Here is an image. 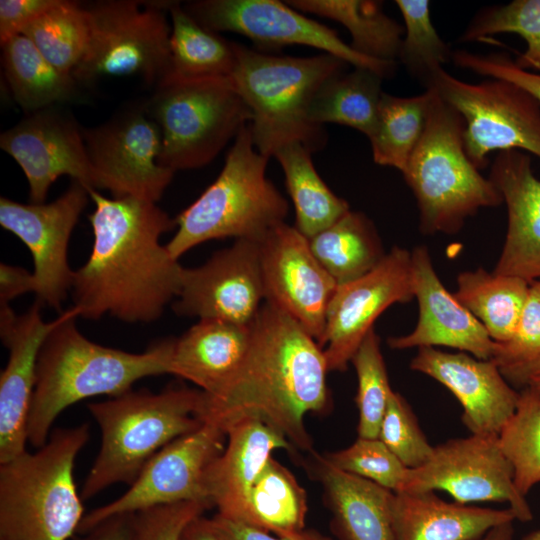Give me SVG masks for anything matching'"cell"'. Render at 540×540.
I'll use <instances>...</instances> for the list:
<instances>
[{
  "label": "cell",
  "instance_id": "42",
  "mask_svg": "<svg viewBox=\"0 0 540 540\" xmlns=\"http://www.w3.org/2000/svg\"><path fill=\"white\" fill-rule=\"evenodd\" d=\"M351 363L358 382L355 397L359 413L358 437L378 438L380 424L393 390L380 349V339L374 328L357 348Z\"/></svg>",
  "mask_w": 540,
  "mask_h": 540
},
{
  "label": "cell",
  "instance_id": "52",
  "mask_svg": "<svg viewBox=\"0 0 540 540\" xmlns=\"http://www.w3.org/2000/svg\"><path fill=\"white\" fill-rule=\"evenodd\" d=\"M179 540H224L215 529L211 518L198 516L182 530Z\"/></svg>",
  "mask_w": 540,
  "mask_h": 540
},
{
  "label": "cell",
  "instance_id": "47",
  "mask_svg": "<svg viewBox=\"0 0 540 540\" xmlns=\"http://www.w3.org/2000/svg\"><path fill=\"white\" fill-rule=\"evenodd\" d=\"M454 63L479 75L512 82L531 93L540 102V73L518 67L504 53L475 54L466 50L452 53Z\"/></svg>",
  "mask_w": 540,
  "mask_h": 540
},
{
  "label": "cell",
  "instance_id": "36",
  "mask_svg": "<svg viewBox=\"0 0 540 540\" xmlns=\"http://www.w3.org/2000/svg\"><path fill=\"white\" fill-rule=\"evenodd\" d=\"M307 511L304 488L287 467L270 457L252 486L241 524L284 536L305 529Z\"/></svg>",
  "mask_w": 540,
  "mask_h": 540
},
{
  "label": "cell",
  "instance_id": "15",
  "mask_svg": "<svg viewBox=\"0 0 540 540\" xmlns=\"http://www.w3.org/2000/svg\"><path fill=\"white\" fill-rule=\"evenodd\" d=\"M83 136L96 189L108 190L114 198L135 197L155 203L162 197L175 172L158 163L160 130L144 105L83 129Z\"/></svg>",
  "mask_w": 540,
  "mask_h": 540
},
{
  "label": "cell",
  "instance_id": "18",
  "mask_svg": "<svg viewBox=\"0 0 540 540\" xmlns=\"http://www.w3.org/2000/svg\"><path fill=\"white\" fill-rule=\"evenodd\" d=\"M265 302L294 319L320 345L337 283L312 253L308 239L286 222L260 242Z\"/></svg>",
  "mask_w": 540,
  "mask_h": 540
},
{
  "label": "cell",
  "instance_id": "23",
  "mask_svg": "<svg viewBox=\"0 0 540 540\" xmlns=\"http://www.w3.org/2000/svg\"><path fill=\"white\" fill-rule=\"evenodd\" d=\"M489 179L500 192L508 216L505 241L493 272L531 284L540 279V179L533 173L530 154L498 152Z\"/></svg>",
  "mask_w": 540,
  "mask_h": 540
},
{
  "label": "cell",
  "instance_id": "33",
  "mask_svg": "<svg viewBox=\"0 0 540 540\" xmlns=\"http://www.w3.org/2000/svg\"><path fill=\"white\" fill-rule=\"evenodd\" d=\"M311 153L301 143L279 148L273 155L280 163L287 192L294 205L297 230L307 239L325 230L350 211L316 171Z\"/></svg>",
  "mask_w": 540,
  "mask_h": 540
},
{
  "label": "cell",
  "instance_id": "11",
  "mask_svg": "<svg viewBox=\"0 0 540 540\" xmlns=\"http://www.w3.org/2000/svg\"><path fill=\"white\" fill-rule=\"evenodd\" d=\"M464 119V147L479 169L492 151L520 150L540 159V102L527 90L503 79L461 81L439 70L426 89Z\"/></svg>",
  "mask_w": 540,
  "mask_h": 540
},
{
  "label": "cell",
  "instance_id": "17",
  "mask_svg": "<svg viewBox=\"0 0 540 540\" xmlns=\"http://www.w3.org/2000/svg\"><path fill=\"white\" fill-rule=\"evenodd\" d=\"M414 298L411 251L394 246L370 272L338 285L327 308L320 346L328 370L343 372L357 348L391 305Z\"/></svg>",
  "mask_w": 540,
  "mask_h": 540
},
{
  "label": "cell",
  "instance_id": "4",
  "mask_svg": "<svg viewBox=\"0 0 540 540\" xmlns=\"http://www.w3.org/2000/svg\"><path fill=\"white\" fill-rule=\"evenodd\" d=\"M234 48L230 78L249 108L248 127L256 149L268 158L293 142L310 152L323 149L326 131L310 121L309 108L322 84L348 64L327 53L278 56L235 42Z\"/></svg>",
  "mask_w": 540,
  "mask_h": 540
},
{
  "label": "cell",
  "instance_id": "39",
  "mask_svg": "<svg viewBox=\"0 0 540 540\" xmlns=\"http://www.w3.org/2000/svg\"><path fill=\"white\" fill-rule=\"evenodd\" d=\"M498 441L512 466L517 490L526 496L540 482V397L530 387L519 392L516 410Z\"/></svg>",
  "mask_w": 540,
  "mask_h": 540
},
{
  "label": "cell",
  "instance_id": "55",
  "mask_svg": "<svg viewBox=\"0 0 540 540\" xmlns=\"http://www.w3.org/2000/svg\"><path fill=\"white\" fill-rule=\"evenodd\" d=\"M540 397V374L529 379L527 385Z\"/></svg>",
  "mask_w": 540,
  "mask_h": 540
},
{
  "label": "cell",
  "instance_id": "3",
  "mask_svg": "<svg viewBox=\"0 0 540 540\" xmlns=\"http://www.w3.org/2000/svg\"><path fill=\"white\" fill-rule=\"evenodd\" d=\"M78 311L61 312L43 342L27 420V440L37 449L48 440L58 415L72 404L98 395L119 396L145 377L169 373L174 339L131 353L92 342L77 328Z\"/></svg>",
  "mask_w": 540,
  "mask_h": 540
},
{
  "label": "cell",
  "instance_id": "40",
  "mask_svg": "<svg viewBox=\"0 0 540 540\" xmlns=\"http://www.w3.org/2000/svg\"><path fill=\"white\" fill-rule=\"evenodd\" d=\"M395 3L404 21L398 59L426 89L434 75L452 59L453 52L433 26L429 1L396 0Z\"/></svg>",
  "mask_w": 540,
  "mask_h": 540
},
{
  "label": "cell",
  "instance_id": "2",
  "mask_svg": "<svg viewBox=\"0 0 540 540\" xmlns=\"http://www.w3.org/2000/svg\"><path fill=\"white\" fill-rule=\"evenodd\" d=\"M328 372L319 343L289 315L264 302L251 323L242 365L217 395L203 392L200 418L225 430L240 419L257 418L293 448L311 451L304 418L330 407Z\"/></svg>",
  "mask_w": 540,
  "mask_h": 540
},
{
  "label": "cell",
  "instance_id": "27",
  "mask_svg": "<svg viewBox=\"0 0 540 540\" xmlns=\"http://www.w3.org/2000/svg\"><path fill=\"white\" fill-rule=\"evenodd\" d=\"M251 340V324L199 319L174 339L169 373L217 395L242 365Z\"/></svg>",
  "mask_w": 540,
  "mask_h": 540
},
{
  "label": "cell",
  "instance_id": "49",
  "mask_svg": "<svg viewBox=\"0 0 540 540\" xmlns=\"http://www.w3.org/2000/svg\"><path fill=\"white\" fill-rule=\"evenodd\" d=\"M211 521L224 540H333L331 537L315 529L305 528L296 533L277 536L254 527L227 520L218 514L214 515Z\"/></svg>",
  "mask_w": 540,
  "mask_h": 540
},
{
  "label": "cell",
  "instance_id": "51",
  "mask_svg": "<svg viewBox=\"0 0 540 540\" xmlns=\"http://www.w3.org/2000/svg\"><path fill=\"white\" fill-rule=\"evenodd\" d=\"M77 540H134V513L107 518Z\"/></svg>",
  "mask_w": 540,
  "mask_h": 540
},
{
  "label": "cell",
  "instance_id": "38",
  "mask_svg": "<svg viewBox=\"0 0 540 540\" xmlns=\"http://www.w3.org/2000/svg\"><path fill=\"white\" fill-rule=\"evenodd\" d=\"M22 34L54 67L72 76L89 42L90 23L85 4L59 0Z\"/></svg>",
  "mask_w": 540,
  "mask_h": 540
},
{
  "label": "cell",
  "instance_id": "50",
  "mask_svg": "<svg viewBox=\"0 0 540 540\" xmlns=\"http://www.w3.org/2000/svg\"><path fill=\"white\" fill-rule=\"evenodd\" d=\"M33 273L23 267L0 264V311L10 310V302L27 292H34Z\"/></svg>",
  "mask_w": 540,
  "mask_h": 540
},
{
  "label": "cell",
  "instance_id": "8",
  "mask_svg": "<svg viewBox=\"0 0 540 540\" xmlns=\"http://www.w3.org/2000/svg\"><path fill=\"white\" fill-rule=\"evenodd\" d=\"M432 90L424 134L402 174L417 202L420 231L454 234L468 217L503 199L466 154L464 119Z\"/></svg>",
  "mask_w": 540,
  "mask_h": 540
},
{
  "label": "cell",
  "instance_id": "21",
  "mask_svg": "<svg viewBox=\"0 0 540 540\" xmlns=\"http://www.w3.org/2000/svg\"><path fill=\"white\" fill-rule=\"evenodd\" d=\"M410 368L435 379L458 399L461 420L471 434L498 435L516 410L519 392L492 360L421 347Z\"/></svg>",
  "mask_w": 540,
  "mask_h": 540
},
{
  "label": "cell",
  "instance_id": "28",
  "mask_svg": "<svg viewBox=\"0 0 540 540\" xmlns=\"http://www.w3.org/2000/svg\"><path fill=\"white\" fill-rule=\"evenodd\" d=\"M391 512L396 540H477L516 520L510 508L447 502L434 491L394 493Z\"/></svg>",
  "mask_w": 540,
  "mask_h": 540
},
{
  "label": "cell",
  "instance_id": "41",
  "mask_svg": "<svg viewBox=\"0 0 540 540\" xmlns=\"http://www.w3.org/2000/svg\"><path fill=\"white\" fill-rule=\"evenodd\" d=\"M498 33H515L522 37L526 49L514 60L515 64L524 70L540 72V0H514L483 9L460 40L483 41Z\"/></svg>",
  "mask_w": 540,
  "mask_h": 540
},
{
  "label": "cell",
  "instance_id": "48",
  "mask_svg": "<svg viewBox=\"0 0 540 540\" xmlns=\"http://www.w3.org/2000/svg\"><path fill=\"white\" fill-rule=\"evenodd\" d=\"M59 0H1L0 42L20 35L37 18L51 9Z\"/></svg>",
  "mask_w": 540,
  "mask_h": 540
},
{
  "label": "cell",
  "instance_id": "53",
  "mask_svg": "<svg viewBox=\"0 0 540 540\" xmlns=\"http://www.w3.org/2000/svg\"><path fill=\"white\" fill-rule=\"evenodd\" d=\"M537 281L540 284V281ZM538 374H540V359L519 371L509 380V383L512 386L524 388L526 387L529 379Z\"/></svg>",
  "mask_w": 540,
  "mask_h": 540
},
{
  "label": "cell",
  "instance_id": "7",
  "mask_svg": "<svg viewBox=\"0 0 540 540\" xmlns=\"http://www.w3.org/2000/svg\"><path fill=\"white\" fill-rule=\"evenodd\" d=\"M268 160L244 126L218 177L175 218L177 230L166 244L169 253L179 260L203 242L230 237L260 242L284 223L289 205L266 176Z\"/></svg>",
  "mask_w": 540,
  "mask_h": 540
},
{
  "label": "cell",
  "instance_id": "34",
  "mask_svg": "<svg viewBox=\"0 0 540 540\" xmlns=\"http://www.w3.org/2000/svg\"><path fill=\"white\" fill-rule=\"evenodd\" d=\"M382 79L376 72L361 67L329 78L311 102L310 121L321 127L326 123L348 126L369 138L377 121Z\"/></svg>",
  "mask_w": 540,
  "mask_h": 540
},
{
  "label": "cell",
  "instance_id": "24",
  "mask_svg": "<svg viewBox=\"0 0 540 540\" xmlns=\"http://www.w3.org/2000/svg\"><path fill=\"white\" fill-rule=\"evenodd\" d=\"M226 433L224 451L206 471V493L219 516L243 523L252 486L272 453L294 448L282 434L257 418L240 419L229 425Z\"/></svg>",
  "mask_w": 540,
  "mask_h": 540
},
{
  "label": "cell",
  "instance_id": "45",
  "mask_svg": "<svg viewBox=\"0 0 540 540\" xmlns=\"http://www.w3.org/2000/svg\"><path fill=\"white\" fill-rule=\"evenodd\" d=\"M540 359V284L531 283L529 295L512 337L496 343L492 361L509 380Z\"/></svg>",
  "mask_w": 540,
  "mask_h": 540
},
{
  "label": "cell",
  "instance_id": "56",
  "mask_svg": "<svg viewBox=\"0 0 540 540\" xmlns=\"http://www.w3.org/2000/svg\"><path fill=\"white\" fill-rule=\"evenodd\" d=\"M520 540H540V529L526 534Z\"/></svg>",
  "mask_w": 540,
  "mask_h": 540
},
{
  "label": "cell",
  "instance_id": "44",
  "mask_svg": "<svg viewBox=\"0 0 540 540\" xmlns=\"http://www.w3.org/2000/svg\"><path fill=\"white\" fill-rule=\"evenodd\" d=\"M378 438L409 469L422 466L434 447L428 442L410 404L396 391L389 397Z\"/></svg>",
  "mask_w": 540,
  "mask_h": 540
},
{
  "label": "cell",
  "instance_id": "16",
  "mask_svg": "<svg viewBox=\"0 0 540 540\" xmlns=\"http://www.w3.org/2000/svg\"><path fill=\"white\" fill-rule=\"evenodd\" d=\"M89 198V189L75 180L50 203L0 198V225L32 255L36 300L55 310L61 309L72 289L75 271L68 262L69 240Z\"/></svg>",
  "mask_w": 540,
  "mask_h": 540
},
{
  "label": "cell",
  "instance_id": "9",
  "mask_svg": "<svg viewBox=\"0 0 540 540\" xmlns=\"http://www.w3.org/2000/svg\"><path fill=\"white\" fill-rule=\"evenodd\" d=\"M144 106L160 130L158 163L174 172L210 163L251 119L230 77L166 78Z\"/></svg>",
  "mask_w": 540,
  "mask_h": 540
},
{
  "label": "cell",
  "instance_id": "54",
  "mask_svg": "<svg viewBox=\"0 0 540 540\" xmlns=\"http://www.w3.org/2000/svg\"><path fill=\"white\" fill-rule=\"evenodd\" d=\"M513 522H506L495 526L489 530L484 536L477 540H513L514 527Z\"/></svg>",
  "mask_w": 540,
  "mask_h": 540
},
{
  "label": "cell",
  "instance_id": "37",
  "mask_svg": "<svg viewBox=\"0 0 540 540\" xmlns=\"http://www.w3.org/2000/svg\"><path fill=\"white\" fill-rule=\"evenodd\" d=\"M433 90L413 97L382 93L371 144L373 160L401 172L422 138L428 120Z\"/></svg>",
  "mask_w": 540,
  "mask_h": 540
},
{
  "label": "cell",
  "instance_id": "12",
  "mask_svg": "<svg viewBox=\"0 0 540 540\" xmlns=\"http://www.w3.org/2000/svg\"><path fill=\"white\" fill-rule=\"evenodd\" d=\"M199 24L214 32H234L249 38L259 51L289 45L320 49L353 67L370 69L391 77L396 61L368 58L352 49L338 33L286 2L278 0H198L183 5Z\"/></svg>",
  "mask_w": 540,
  "mask_h": 540
},
{
  "label": "cell",
  "instance_id": "46",
  "mask_svg": "<svg viewBox=\"0 0 540 540\" xmlns=\"http://www.w3.org/2000/svg\"><path fill=\"white\" fill-rule=\"evenodd\" d=\"M210 509L202 502L186 501L134 513V540H179L184 527Z\"/></svg>",
  "mask_w": 540,
  "mask_h": 540
},
{
  "label": "cell",
  "instance_id": "30",
  "mask_svg": "<svg viewBox=\"0 0 540 540\" xmlns=\"http://www.w3.org/2000/svg\"><path fill=\"white\" fill-rule=\"evenodd\" d=\"M308 242L318 262L337 285L367 274L386 255L374 223L358 211L350 210Z\"/></svg>",
  "mask_w": 540,
  "mask_h": 540
},
{
  "label": "cell",
  "instance_id": "35",
  "mask_svg": "<svg viewBox=\"0 0 540 540\" xmlns=\"http://www.w3.org/2000/svg\"><path fill=\"white\" fill-rule=\"evenodd\" d=\"M168 12L170 67L164 79L231 77L236 61L234 42L199 24L179 2L169 1Z\"/></svg>",
  "mask_w": 540,
  "mask_h": 540
},
{
  "label": "cell",
  "instance_id": "25",
  "mask_svg": "<svg viewBox=\"0 0 540 540\" xmlns=\"http://www.w3.org/2000/svg\"><path fill=\"white\" fill-rule=\"evenodd\" d=\"M37 300L18 316L10 334L2 340L9 359L0 375V463L26 451L27 420L36 383L38 355L43 342L59 322H46Z\"/></svg>",
  "mask_w": 540,
  "mask_h": 540
},
{
  "label": "cell",
  "instance_id": "20",
  "mask_svg": "<svg viewBox=\"0 0 540 540\" xmlns=\"http://www.w3.org/2000/svg\"><path fill=\"white\" fill-rule=\"evenodd\" d=\"M0 147L25 174L31 203H44L50 186L64 175L97 190L83 129L57 106L27 114L1 133Z\"/></svg>",
  "mask_w": 540,
  "mask_h": 540
},
{
  "label": "cell",
  "instance_id": "14",
  "mask_svg": "<svg viewBox=\"0 0 540 540\" xmlns=\"http://www.w3.org/2000/svg\"><path fill=\"white\" fill-rule=\"evenodd\" d=\"M445 491L461 504L508 502L516 520L531 521V508L514 484L498 435L471 434L433 447L420 467L407 469L400 492Z\"/></svg>",
  "mask_w": 540,
  "mask_h": 540
},
{
  "label": "cell",
  "instance_id": "1",
  "mask_svg": "<svg viewBox=\"0 0 540 540\" xmlns=\"http://www.w3.org/2000/svg\"><path fill=\"white\" fill-rule=\"evenodd\" d=\"M89 195L93 245L89 258L74 273L73 307L79 317L110 314L129 323L152 322L180 292L184 267L160 243L175 219L155 202Z\"/></svg>",
  "mask_w": 540,
  "mask_h": 540
},
{
  "label": "cell",
  "instance_id": "10",
  "mask_svg": "<svg viewBox=\"0 0 540 540\" xmlns=\"http://www.w3.org/2000/svg\"><path fill=\"white\" fill-rule=\"evenodd\" d=\"M169 1L106 0L85 4L90 35L72 76L78 84L100 77L138 76L155 87L170 67Z\"/></svg>",
  "mask_w": 540,
  "mask_h": 540
},
{
  "label": "cell",
  "instance_id": "5",
  "mask_svg": "<svg viewBox=\"0 0 540 540\" xmlns=\"http://www.w3.org/2000/svg\"><path fill=\"white\" fill-rule=\"evenodd\" d=\"M203 398L201 390L169 387L156 394L131 389L89 403L87 408L101 431V445L82 485V500L116 483L133 484L160 449L200 428Z\"/></svg>",
  "mask_w": 540,
  "mask_h": 540
},
{
  "label": "cell",
  "instance_id": "31",
  "mask_svg": "<svg viewBox=\"0 0 540 540\" xmlns=\"http://www.w3.org/2000/svg\"><path fill=\"white\" fill-rule=\"evenodd\" d=\"M531 284L524 279L479 267L457 276L454 295L496 343L508 341L519 322Z\"/></svg>",
  "mask_w": 540,
  "mask_h": 540
},
{
  "label": "cell",
  "instance_id": "22",
  "mask_svg": "<svg viewBox=\"0 0 540 540\" xmlns=\"http://www.w3.org/2000/svg\"><path fill=\"white\" fill-rule=\"evenodd\" d=\"M411 256L419 318L409 334L388 338V346L395 350L444 346L481 360H491L496 342L454 293L445 288L428 249L417 246Z\"/></svg>",
  "mask_w": 540,
  "mask_h": 540
},
{
  "label": "cell",
  "instance_id": "6",
  "mask_svg": "<svg viewBox=\"0 0 540 540\" xmlns=\"http://www.w3.org/2000/svg\"><path fill=\"white\" fill-rule=\"evenodd\" d=\"M89 425L53 430L34 453L0 463V540H68L84 517L73 470Z\"/></svg>",
  "mask_w": 540,
  "mask_h": 540
},
{
  "label": "cell",
  "instance_id": "43",
  "mask_svg": "<svg viewBox=\"0 0 540 540\" xmlns=\"http://www.w3.org/2000/svg\"><path fill=\"white\" fill-rule=\"evenodd\" d=\"M323 456L338 469L394 493L401 491L408 469L379 438L357 437L350 446Z\"/></svg>",
  "mask_w": 540,
  "mask_h": 540
},
{
  "label": "cell",
  "instance_id": "26",
  "mask_svg": "<svg viewBox=\"0 0 540 540\" xmlns=\"http://www.w3.org/2000/svg\"><path fill=\"white\" fill-rule=\"evenodd\" d=\"M312 455L308 470L322 486L332 533L339 540H396L391 512L394 492L338 469L321 454Z\"/></svg>",
  "mask_w": 540,
  "mask_h": 540
},
{
  "label": "cell",
  "instance_id": "19",
  "mask_svg": "<svg viewBox=\"0 0 540 540\" xmlns=\"http://www.w3.org/2000/svg\"><path fill=\"white\" fill-rule=\"evenodd\" d=\"M264 302L259 242L239 239L204 264L184 267L173 309L180 316L249 325Z\"/></svg>",
  "mask_w": 540,
  "mask_h": 540
},
{
  "label": "cell",
  "instance_id": "13",
  "mask_svg": "<svg viewBox=\"0 0 540 540\" xmlns=\"http://www.w3.org/2000/svg\"><path fill=\"white\" fill-rule=\"evenodd\" d=\"M226 430L204 422L160 449L130 488L116 500L86 513L77 533L85 534L115 515L179 502H202L212 508L205 487L206 471L224 451Z\"/></svg>",
  "mask_w": 540,
  "mask_h": 540
},
{
  "label": "cell",
  "instance_id": "29",
  "mask_svg": "<svg viewBox=\"0 0 540 540\" xmlns=\"http://www.w3.org/2000/svg\"><path fill=\"white\" fill-rule=\"evenodd\" d=\"M2 46V66L12 97L27 114L58 106L77 92V82L54 67L25 35Z\"/></svg>",
  "mask_w": 540,
  "mask_h": 540
},
{
  "label": "cell",
  "instance_id": "32",
  "mask_svg": "<svg viewBox=\"0 0 540 540\" xmlns=\"http://www.w3.org/2000/svg\"><path fill=\"white\" fill-rule=\"evenodd\" d=\"M301 13H311L342 24L350 33V46L368 58L395 61L404 26L387 16L382 2L372 0H287Z\"/></svg>",
  "mask_w": 540,
  "mask_h": 540
}]
</instances>
